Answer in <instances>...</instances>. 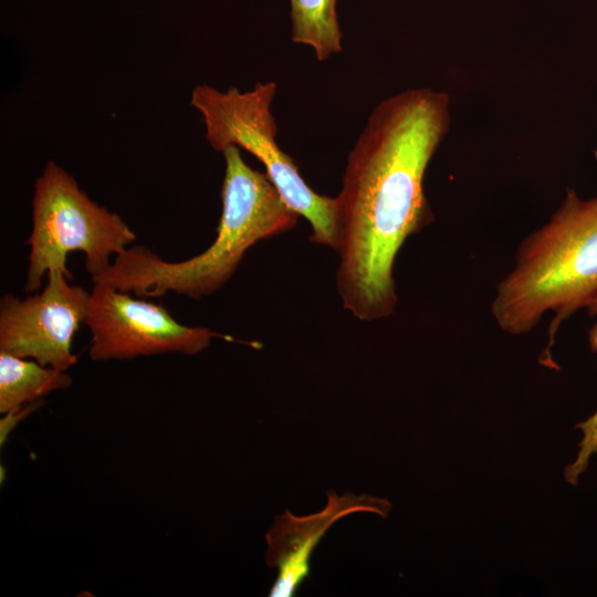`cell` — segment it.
I'll use <instances>...</instances> for the list:
<instances>
[{"label": "cell", "mask_w": 597, "mask_h": 597, "mask_svg": "<svg viewBox=\"0 0 597 597\" xmlns=\"http://www.w3.org/2000/svg\"><path fill=\"white\" fill-rule=\"evenodd\" d=\"M450 96L409 88L381 101L347 157L338 211L337 291L364 322L397 306L392 269L407 240L433 220L426 170L450 127Z\"/></svg>", "instance_id": "cell-1"}, {"label": "cell", "mask_w": 597, "mask_h": 597, "mask_svg": "<svg viewBox=\"0 0 597 597\" xmlns=\"http://www.w3.org/2000/svg\"><path fill=\"white\" fill-rule=\"evenodd\" d=\"M222 154V212L209 248L190 259L170 262L144 245H130L92 282L144 298L172 292L200 300L233 276L245 252L258 241L293 229L300 214L285 202L269 176L252 169L237 146L227 147Z\"/></svg>", "instance_id": "cell-2"}, {"label": "cell", "mask_w": 597, "mask_h": 597, "mask_svg": "<svg viewBox=\"0 0 597 597\" xmlns=\"http://www.w3.org/2000/svg\"><path fill=\"white\" fill-rule=\"evenodd\" d=\"M596 296L597 196L582 199L567 189L549 220L520 244L496 286L492 315L503 331L521 335L552 313V346L562 323Z\"/></svg>", "instance_id": "cell-3"}, {"label": "cell", "mask_w": 597, "mask_h": 597, "mask_svg": "<svg viewBox=\"0 0 597 597\" xmlns=\"http://www.w3.org/2000/svg\"><path fill=\"white\" fill-rule=\"evenodd\" d=\"M275 93L274 82L256 83L248 92L237 87L221 92L209 85H197L190 104L202 115L211 147L222 153L229 146H237L256 157L285 202L310 222V240L336 251V198L315 192L302 178L293 159L276 144L277 127L271 111Z\"/></svg>", "instance_id": "cell-4"}, {"label": "cell", "mask_w": 597, "mask_h": 597, "mask_svg": "<svg viewBox=\"0 0 597 597\" xmlns=\"http://www.w3.org/2000/svg\"><path fill=\"white\" fill-rule=\"evenodd\" d=\"M136 240L135 232L117 213L93 201L61 166L49 160L35 180L25 292L40 289L49 271L69 280L67 255L80 251L91 279L102 274Z\"/></svg>", "instance_id": "cell-5"}, {"label": "cell", "mask_w": 597, "mask_h": 597, "mask_svg": "<svg viewBox=\"0 0 597 597\" xmlns=\"http://www.w3.org/2000/svg\"><path fill=\"white\" fill-rule=\"evenodd\" d=\"M93 284L84 324L91 333L88 355L95 362L195 355L214 338L233 341L208 327L179 323L161 304L135 298L104 283Z\"/></svg>", "instance_id": "cell-6"}, {"label": "cell", "mask_w": 597, "mask_h": 597, "mask_svg": "<svg viewBox=\"0 0 597 597\" xmlns=\"http://www.w3.org/2000/svg\"><path fill=\"white\" fill-rule=\"evenodd\" d=\"M41 292L0 300V353L31 358L66 371L77 362L73 336L85 323L90 294L61 271H49Z\"/></svg>", "instance_id": "cell-7"}, {"label": "cell", "mask_w": 597, "mask_h": 597, "mask_svg": "<svg viewBox=\"0 0 597 597\" xmlns=\"http://www.w3.org/2000/svg\"><path fill=\"white\" fill-rule=\"evenodd\" d=\"M390 503L369 495L328 492L326 506L314 514L295 516L284 512L275 516L266 534L265 561L277 569L270 590L272 597H291L310 574L312 552L329 527L339 519L357 512H370L386 517Z\"/></svg>", "instance_id": "cell-8"}, {"label": "cell", "mask_w": 597, "mask_h": 597, "mask_svg": "<svg viewBox=\"0 0 597 597\" xmlns=\"http://www.w3.org/2000/svg\"><path fill=\"white\" fill-rule=\"evenodd\" d=\"M72 377L34 359L0 353V412L17 413L27 404L69 388Z\"/></svg>", "instance_id": "cell-9"}, {"label": "cell", "mask_w": 597, "mask_h": 597, "mask_svg": "<svg viewBox=\"0 0 597 597\" xmlns=\"http://www.w3.org/2000/svg\"><path fill=\"white\" fill-rule=\"evenodd\" d=\"M337 0H290L291 39L313 49L318 61L343 50L336 13Z\"/></svg>", "instance_id": "cell-10"}, {"label": "cell", "mask_w": 597, "mask_h": 597, "mask_svg": "<svg viewBox=\"0 0 597 597\" xmlns=\"http://www.w3.org/2000/svg\"><path fill=\"white\" fill-rule=\"evenodd\" d=\"M589 314L597 318V296L588 305ZM589 346L593 352H597V322L589 331ZM576 429L580 430L583 438L578 443V452L573 462L564 470L565 480L577 485L579 476L586 471L590 458L597 454V409L584 421L576 423Z\"/></svg>", "instance_id": "cell-11"}]
</instances>
